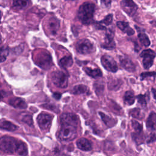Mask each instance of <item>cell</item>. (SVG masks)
Listing matches in <instances>:
<instances>
[{
	"mask_svg": "<svg viewBox=\"0 0 156 156\" xmlns=\"http://www.w3.org/2000/svg\"><path fill=\"white\" fill-rule=\"evenodd\" d=\"M1 16H2V13L0 11V23H1Z\"/></svg>",
	"mask_w": 156,
	"mask_h": 156,
	"instance_id": "obj_41",
	"label": "cell"
},
{
	"mask_svg": "<svg viewBox=\"0 0 156 156\" xmlns=\"http://www.w3.org/2000/svg\"><path fill=\"white\" fill-rule=\"evenodd\" d=\"M155 140V133L154 132L150 136H149L147 141V143H149L151 142H154Z\"/></svg>",
	"mask_w": 156,
	"mask_h": 156,
	"instance_id": "obj_36",
	"label": "cell"
},
{
	"mask_svg": "<svg viewBox=\"0 0 156 156\" xmlns=\"http://www.w3.org/2000/svg\"><path fill=\"white\" fill-rule=\"evenodd\" d=\"M120 63L122 67L129 72H133L135 71L136 66L130 58L127 57H120Z\"/></svg>",
	"mask_w": 156,
	"mask_h": 156,
	"instance_id": "obj_14",
	"label": "cell"
},
{
	"mask_svg": "<svg viewBox=\"0 0 156 156\" xmlns=\"http://www.w3.org/2000/svg\"><path fill=\"white\" fill-rule=\"evenodd\" d=\"M132 125L133 128L135 130V135L138 136V135H140L142 133L143 130V127L142 124H140L138 122L135 121H132Z\"/></svg>",
	"mask_w": 156,
	"mask_h": 156,
	"instance_id": "obj_29",
	"label": "cell"
},
{
	"mask_svg": "<svg viewBox=\"0 0 156 156\" xmlns=\"http://www.w3.org/2000/svg\"><path fill=\"white\" fill-rule=\"evenodd\" d=\"M113 21V15L109 14L105 18L100 21L96 23L95 26L98 29H105V26H108L112 24Z\"/></svg>",
	"mask_w": 156,
	"mask_h": 156,
	"instance_id": "obj_18",
	"label": "cell"
},
{
	"mask_svg": "<svg viewBox=\"0 0 156 156\" xmlns=\"http://www.w3.org/2000/svg\"><path fill=\"white\" fill-rule=\"evenodd\" d=\"M101 62L102 65L106 70L112 73H115L117 71V63L112 57L106 54L104 55L101 57Z\"/></svg>",
	"mask_w": 156,
	"mask_h": 156,
	"instance_id": "obj_9",
	"label": "cell"
},
{
	"mask_svg": "<svg viewBox=\"0 0 156 156\" xmlns=\"http://www.w3.org/2000/svg\"><path fill=\"white\" fill-rule=\"evenodd\" d=\"M46 27L49 31V34L52 35H56L60 27L59 20L54 16L50 17L48 20Z\"/></svg>",
	"mask_w": 156,
	"mask_h": 156,
	"instance_id": "obj_13",
	"label": "cell"
},
{
	"mask_svg": "<svg viewBox=\"0 0 156 156\" xmlns=\"http://www.w3.org/2000/svg\"><path fill=\"white\" fill-rule=\"evenodd\" d=\"M35 62L42 69H47L52 66V58L49 52L44 51L35 56Z\"/></svg>",
	"mask_w": 156,
	"mask_h": 156,
	"instance_id": "obj_5",
	"label": "cell"
},
{
	"mask_svg": "<svg viewBox=\"0 0 156 156\" xmlns=\"http://www.w3.org/2000/svg\"><path fill=\"white\" fill-rule=\"evenodd\" d=\"M30 2V0H13L12 6L16 9H23L27 7Z\"/></svg>",
	"mask_w": 156,
	"mask_h": 156,
	"instance_id": "obj_25",
	"label": "cell"
},
{
	"mask_svg": "<svg viewBox=\"0 0 156 156\" xmlns=\"http://www.w3.org/2000/svg\"><path fill=\"white\" fill-rule=\"evenodd\" d=\"M88 90V88L87 86L80 84L74 87L71 91V93L74 94H81L87 93Z\"/></svg>",
	"mask_w": 156,
	"mask_h": 156,
	"instance_id": "obj_27",
	"label": "cell"
},
{
	"mask_svg": "<svg viewBox=\"0 0 156 156\" xmlns=\"http://www.w3.org/2000/svg\"><path fill=\"white\" fill-rule=\"evenodd\" d=\"M95 7V5L91 2H85L79 7L77 18L83 24L88 25L93 23Z\"/></svg>",
	"mask_w": 156,
	"mask_h": 156,
	"instance_id": "obj_1",
	"label": "cell"
},
{
	"mask_svg": "<svg viewBox=\"0 0 156 156\" xmlns=\"http://www.w3.org/2000/svg\"><path fill=\"white\" fill-rule=\"evenodd\" d=\"M1 42H2V37H1V35L0 34V44L1 43Z\"/></svg>",
	"mask_w": 156,
	"mask_h": 156,
	"instance_id": "obj_40",
	"label": "cell"
},
{
	"mask_svg": "<svg viewBox=\"0 0 156 156\" xmlns=\"http://www.w3.org/2000/svg\"><path fill=\"white\" fill-rule=\"evenodd\" d=\"M83 69L88 76L94 79L101 77L102 76L101 70L98 68L95 69H91L90 67H84Z\"/></svg>",
	"mask_w": 156,
	"mask_h": 156,
	"instance_id": "obj_20",
	"label": "cell"
},
{
	"mask_svg": "<svg viewBox=\"0 0 156 156\" xmlns=\"http://www.w3.org/2000/svg\"><path fill=\"white\" fill-rule=\"evenodd\" d=\"M114 29L109 28L107 30L104 42L102 45V48L105 49L111 50L115 48V43L114 41Z\"/></svg>",
	"mask_w": 156,
	"mask_h": 156,
	"instance_id": "obj_10",
	"label": "cell"
},
{
	"mask_svg": "<svg viewBox=\"0 0 156 156\" xmlns=\"http://www.w3.org/2000/svg\"><path fill=\"white\" fill-rule=\"evenodd\" d=\"M9 54V48L5 46L0 47V63L4 62Z\"/></svg>",
	"mask_w": 156,
	"mask_h": 156,
	"instance_id": "obj_28",
	"label": "cell"
},
{
	"mask_svg": "<svg viewBox=\"0 0 156 156\" xmlns=\"http://www.w3.org/2000/svg\"><path fill=\"white\" fill-rule=\"evenodd\" d=\"M20 141L10 136H3L0 138V150L6 154H16Z\"/></svg>",
	"mask_w": 156,
	"mask_h": 156,
	"instance_id": "obj_2",
	"label": "cell"
},
{
	"mask_svg": "<svg viewBox=\"0 0 156 156\" xmlns=\"http://www.w3.org/2000/svg\"><path fill=\"white\" fill-rule=\"evenodd\" d=\"M77 147L84 151H89L92 149V144L90 140L85 138H81L76 142Z\"/></svg>",
	"mask_w": 156,
	"mask_h": 156,
	"instance_id": "obj_15",
	"label": "cell"
},
{
	"mask_svg": "<svg viewBox=\"0 0 156 156\" xmlns=\"http://www.w3.org/2000/svg\"><path fill=\"white\" fill-rule=\"evenodd\" d=\"M99 115L101 117L102 120L104 121V122L105 124V125L107 127H112L116 125V124L117 122V120L116 119L112 118L102 112H99Z\"/></svg>",
	"mask_w": 156,
	"mask_h": 156,
	"instance_id": "obj_23",
	"label": "cell"
},
{
	"mask_svg": "<svg viewBox=\"0 0 156 156\" xmlns=\"http://www.w3.org/2000/svg\"><path fill=\"white\" fill-rule=\"evenodd\" d=\"M6 95L7 93L5 91L3 90H0V100H2L3 98H4Z\"/></svg>",
	"mask_w": 156,
	"mask_h": 156,
	"instance_id": "obj_38",
	"label": "cell"
},
{
	"mask_svg": "<svg viewBox=\"0 0 156 156\" xmlns=\"http://www.w3.org/2000/svg\"><path fill=\"white\" fill-rule=\"evenodd\" d=\"M138 37L139 38L140 41L142 44V45H143L145 47L149 46L151 44V41L147 34H145L144 31H142L141 30H140V29H138Z\"/></svg>",
	"mask_w": 156,
	"mask_h": 156,
	"instance_id": "obj_24",
	"label": "cell"
},
{
	"mask_svg": "<svg viewBox=\"0 0 156 156\" xmlns=\"http://www.w3.org/2000/svg\"><path fill=\"white\" fill-rule=\"evenodd\" d=\"M52 119V115L46 113H41L38 116L37 121L40 128L42 130H47L51 127Z\"/></svg>",
	"mask_w": 156,
	"mask_h": 156,
	"instance_id": "obj_8",
	"label": "cell"
},
{
	"mask_svg": "<svg viewBox=\"0 0 156 156\" xmlns=\"http://www.w3.org/2000/svg\"><path fill=\"white\" fill-rule=\"evenodd\" d=\"M140 57L143 58V65L144 69H149L153 65L155 53L151 49L143 50L140 54Z\"/></svg>",
	"mask_w": 156,
	"mask_h": 156,
	"instance_id": "obj_7",
	"label": "cell"
},
{
	"mask_svg": "<svg viewBox=\"0 0 156 156\" xmlns=\"http://www.w3.org/2000/svg\"><path fill=\"white\" fill-rule=\"evenodd\" d=\"M23 121L26 124H27L29 126H32L33 125V121H32V116L27 115H25L23 118Z\"/></svg>",
	"mask_w": 156,
	"mask_h": 156,
	"instance_id": "obj_34",
	"label": "cell"
},
{
	"mask_svg": "<svg viewBox=\"0 0 156 156\" xmlns=\"http://www.w3.org/2000/svg\"><path fill=\"white\" fill-rule=\"evenodd\" d=\"M76 51L81 54H91L95 51V47L92 42L88 39H81L76 43Z\"/></svg>",
	"mask_w": 156,
	"mask_h": 156,
	"instance_id": "obj_4",
	"label": "cell"
},
{
	"mask_svg": "<svg viewBox=\"0 0 156 156\" xmlns=\"http://www.w3.org/2000/svg\"><path fill=\"white\" fill-rule=\"evenodd\" d=\"M101 5L106 8L110 7L112 2V0H101Z\"/></svg>",
	"mask_w": 156,
	"mask_h": 156,
	"instance_id": "obj_35",
	"label": "cell"
},
{
	"mask_svg": "<svg viewBox=\"0 0 156 156\" xmlns=\"http://www.w3.org/2000/svg\"><path fill=\"white\" fill-rule=\"evenodd\" d=\"M73 64V60L71 55H65L58 61V65L61 68H67Z\"/></svg>",
	"mask_w": 156,
	"mask_h": 156,
	"instance_id": "obj_22",
	"label": "cell"
},
{
	"mask_svg": "<svg viewBox=\"0 0 156 156\" xmlns=\"http://www.w3.org/2000/svg\"><path fill=\"white\" fill-rule=\"evenodd\" d=\"M116 26L121 31L129 36L133 35L135 33V31L132 27H130L129 24L127 22L118 21L116 23Z\"/></svg>",
	"mask_w": 156,
	"mask_h": 156,
	"instance_id": "obj_17",
	"label": "cell"
},
{
	"mask_svg": "<svg viewBox=\"0 0 156 156\" xmlns=\"http://www.w3.org/2000/svg\"><path fill=\"white\" fill-rule=\"evenodd\" d=\"M121 5L122 10L131 16L134 15L138 10V6L133 0H122Z\"/></svg>",
	"mask_w": 156,
	"mask_h": 156,
	"instance_id": "obj_11",
	"label": "cell"
},
{
	"mask_svg": "<svg viewBox=\"0 0 156 156\" xmlns=\"http://www.w3.org/2000/svg\"><path fill=\"white\" fill-rule=\"evenodd\" d=\"M152 93H153L154 98L155 99V88H153V89L152 90Z\"/></svg>",
	"mask_w": 156,
	"mask_h": 156,
	"instance_id": "obj_39",
	"label": "cell"
},
{
	"mask_svg": "<svg viewBox=\"0 0 156 156\" xmlns=\"http://www.w3.org/2000/svg\"><path fill=\"white\" fill-rule=\"evenodd\" d=\"M51 80L57 87L66 88L68 86V76L62 71H55L51 74Z\"/></svg>",
	"mask_w": 156,
	"mask_h": 156,
	"instance_id": "obj_6",
	"label": "cell"
},
{
	"mask_svg": "<svg viewBox=\"0 0 156 156\" xmlns=\"http://www.w3.org/2000/svg\"><path fill=\"white\" fill-rule=\"evenodd\" d=\"M141 79L144 80L145 79H147L149 77L151 78L152 77L154 79H155V73L154 71L153 72H145L141 74Z\"/></svg>",
	"mask_w": 156,
	"mask_h": 156,
	"instance_id": "obj_33",
	"label": "cell"
},
{
	"mask_svg": "<svg viewBox=\"0 0 156 156\" xmlns=\"http://www.w3.org/2000/svg\"><path fill=\"white\" fill-rule=\"evenodd\" d=\"M0 129L8 131H15L18 129V126L9 121L1 119H0Z\"/></svg>",
	"mask_w": 156,
	"mask_h": 156,
	"instance_id": "obj_19",
	"label": "cell"
},
{
	"mask_svg": "<svg viewBox=\"0 0 156 156\" xmlns=\"http://www.w3.org/2000/svg\"><path fill=\"white\" fill-rule=\"evenodd\" d=\"M136 99L138 104L143 107L146 108L147 107V102L146 99V95L139 94L136 96Z\"/></svg>",
	"mask_w": 156,
	"mask_h": 156,
	"instance_id": "obj_30",
	"label": "cell"
},
{
	"mask_svg": "<svg viewBox=\"0 0 156 156\" xmlns=\"http://www.w3.org/2000/svg\"><path fill=\"white\" fill-rule=\"evenodd\" d=\"M130 114L132 117L138 118L139 119H141L143 118L141 116V110L138 108H133L132 110H130Z\"/></svg>",
	"mask_w": 156,
	"mask_h": 156,
	"instance_id": "obj_31",
	"label": "cell"
},
{
	"mask_svg": "<svg viewBox=\"0 0 156 156\" xmlns=\"http://www.w3.org/2000/svg\"><path fill=\"white\" fill-rule=\"evenodd\" d=\"M9 104L15 108H27V104L25 101L20 98H12L9 100Z\"/></svg>",
	"mask_w": 156,
	"mask_h": 156,
	"instance_id": "obj_16",
	"label": "cell"
},
{
	"mask_svg": "<svg viewBox=\"0 0 156 156\" xmlns=\"http://www.w3.org/2000/svg\"><path fill=\"white\" fill-rule=\"evenodd\" d=\"M79 122L78 116L71 113H64L60 116V123L73 125L77 127Z\"/></svg>",
	"mask_w": 156,
	"mask_h": 156,
	"instance_id": "obj_12",
	"label": "cell"
},
{
	"mask_svg": "<svg viewBox=\"0 0 156 156\" xmlns=\"http://www.w3.org/2000/svg\"><path fill=\"white\" fill-rule=\"evenodd\" d=\"M61 96H62V94L58 92H55L53 94V97L57 100H59L61 98Z\"/></svg>",
	"mask_w": 156,
	"mask_h": 156,
	"instance_id": "obj_37",
	"label": "cell"
},
{
	"mask_svg": "<svg viewBox=\"0 0 156 156\" xmlns=\"http://www.w3.org/2000/svg\"><path fill=\"white\" fill-rule=\"evenodd\" d=\"M155 122H156L155 113L154 112H152L149 115L146 122V125L147 128L151 130H155Z\"/></svg>",
	"mask_w": 156,
	"mask_h": 156,
	"instance_id": "obj_21",
	"label": "cell"
},
{
	"mask_svg": "<svg viewBox=\"0 0 156 156\" xmlns=\"http://www.w3.org/2000/svg\"><path fill=\"white\" fill-rule=\"evenodd\" d=\"M77 135L76 126L70 124H62L58 133V138L62 141H71Z\"/></svg>",
	"mask_w": 156,
	"mask_h": 156,
	"instance_id": "obj_3",
	"label": "cell"
},
{
	"mask_svg": "<svg viewBox=\"0 0 156 156\" xmlns=\"http://www.w3.org/2000/svg\"><path fill=\"white\" fill-rule=\"evenodd\" d=\"M135 101V96L133 93L131 91H127L124 96V102L126 105H131L133 104Z\"/></svg>",
	"mask_w": 156,
	"mask_h": 156,
	"instance_id": "obj_26",
	"label": "cell"
},
{
	"mask_svg": "<svg viewBox=\"0 0 156 156\" xmlns=\"http://www.w3.org/2000/svg\"><path fill=\"white\" fill-rule=\"evenodd\" d=\"M94 87L97 95H99L101 93H102L104 89V86L103 83L100 82H96L94 85Z\"/></svg>",
	"mask_w": 156,
	"mask_h": 156,
	"instance_id": "obj_32",
	"label": "cell"
}]
</instances>
